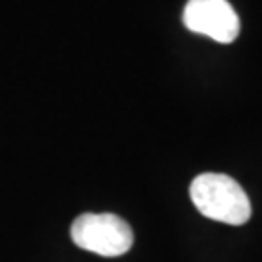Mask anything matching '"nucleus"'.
<instances>
[{
	"mask_svg": "<svg viewBox=\"0 0 262 262\" xmlns=\"http://www.w3.org/2000/svg\"><path fill=\"white\" fill-rule=\"evenodd\" d=\"M190 200L202 215L229 225L251 220V200L243 187L224 173H202L190 183Z\"/></svg>",
	"mask_w": 262,
	"mask_h": 262,
	"instance_id": "obj_1",
	"label": "nucleus"
},
{
	"mask_svg": "<svg viewBox=\"0 0 262 262\" xmlns=\"http://www.w3.org/2000/svg\"><path fill=\"white\" fill-rule=\"evenodd\" d=\"M70 237L76 247L109 258L128 253L134 243L132 227L115 214L78 215L70 227Z\"/></svg>",
	"mask_w": 262,
	"mask_h": 262,
	"instance_id": "obj_2",
	"label": "nucleus"
},
{
	"mask_svg": "<svg viewBox=\"0 0 262 262\" xmlns=\"http://www.w3.org/2000/svg\"><path fill=\"white\" fill-rule=\"evenodd\" d=\"M183 21L192 33H202L217 43H233L239 35V18L227 0H188Z\"/></svg>",
	"mask_w": 262,
	"mask_h": 262,
	"instance_id": "obj_3",
	"label": "nucleus"
}]
</instances>
